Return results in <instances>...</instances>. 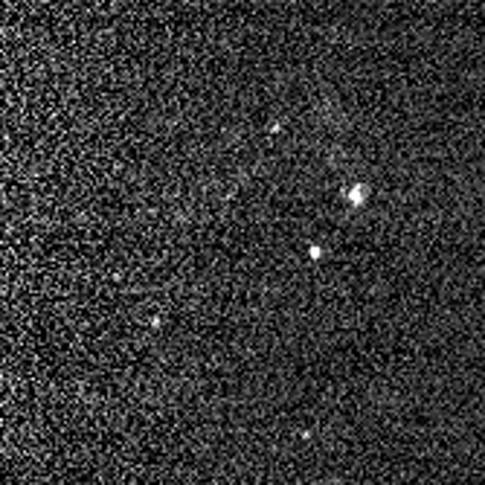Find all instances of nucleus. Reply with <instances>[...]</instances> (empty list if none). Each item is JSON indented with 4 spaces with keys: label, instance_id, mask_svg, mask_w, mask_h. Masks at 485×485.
Returning a JSON list of instances; mask_svg holds the SVG:
<instances>
[]
</instances>
